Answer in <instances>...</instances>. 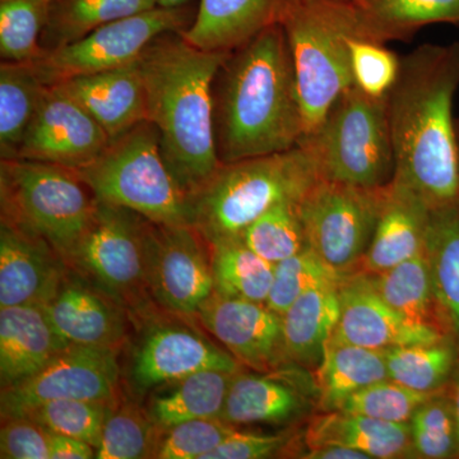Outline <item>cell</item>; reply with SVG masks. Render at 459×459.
Instances as JSON below:
<instances>
[{"mask_svg":"<svg viewBox=\"0 0 459 459\" xmlns=\"http://www.w3.org/2000/svg\"><path fill=\"white\" fill-rule=\"evenodd\" d=\"M459 90V42L422 44L401 57L388 95L394 180L430 211L459 204V138L453 104Z\"/></svg>","mask_w":459,"mask_h":459,"instance_id":"cell-1","label":"cell"},{"mask_svg":"<svg viewBox=\"0 0 459 459\" xmlns=\"http://www.w3.org/2000/svg\"><path fill=\"white\" fill-rule=\"evenodd\" d=\"M212 96L221 164L283 152L303 140L295 66L281 25L229 53L214 77Z\"/></svg>","mask_w":459,"mask_h":459,"instance_id":"cell-2","label":"cell"},{"mask_svg":"<svg viewBox=\"0 0 459 459\" xmlns=\"http://www.w3.org/2000/svg\"><path fill=\"white\" fill-rule=\"evenodd\" d=\"M229 53L199 49L181 36H159L138 57L147 120L166 165L190 201L220 168L213 129V81Z\"/></svg>","mask_w":459,"mask_h":459,"instance_id":"cell-3","label":"cell"},{"mask_svg":"<svg viewBox=\"0 0 459 459\" xmlns=\"http://www.w3.org/2000/svg\"><path fill=\"white\" fill-rule=\"evenodd\" d=\"M280 25L294 62L307 137L352 86L350 40L367 35L352 0H289Z\"/></svg>","mask_w":459,"mask_h":459,"instance_id":"cell-4","label":"cell"},{"mask_svg":"<svg viewBox=\"0 0 459 459\" xmlns=\"http://www.w3.org/2000/svg\"><path fill=\"white\" fill-rule=\"evenodd\" d=\"M318 179L309 153L300 146L221 164L192 197L193 226L208 244L240 238L274 204L300 199Z\"/></svg>","mask_w":459,"mask_h":459,"instance_id":"cell-5","label":"cell"},{"mask_svg":"<svg viewBox=\"0 0 459 459\" xmlns=\"http://www.w3.org/2000/svg\"><path fill=\"white\" fill-rule=\"evenodd\" d=\"M96 197L71 169L32 160L0 161V222L47 240L71 264Z\"/></svg>","mask_w":459,"mask_h":459,"instance_id":"cell-6","label":"cell"},{"mask_svg":"<svg viewBox=\"0 0 459 459\" xmlns=\"http://www.w3.org/2000/svg\"><path fill=\"white\" fill-rule=\"evenodd\" d=\"M74 171L99 201L161 225H193L192 201L169 170L159 132L148 120L111 140L95 161Z\"/></svg>","mask_w":459,"mask_h":459,"instance_id":"cell-7","label":"cell"},{"mask_svg":"<svg viewBox=\"0 0 459 459\" xmlns=\"http://www.w3.org/2000/svg\"><path fill=\"white\" fill-rule=\"evenodd\" d=\"M299 146L309 153L320 179L386 186L394 177L388 96L373 98L352 84Z\"/></svg>","mask_w":459,"mask_h":459,"instance_id":"cell-8","label":"cell"},{"mask_svg":"<svg viewBox=\"0 0 459 459\" xmlns=\"http://www.w3.org/2000/svg\"><path fill=\"white\" fill-rule=\"evenodd\" d=\"M150 220L96 199L89 229L69 267L108 292L135 322L153 316L147 282Z\"/></svg>","mask_w":459,"mask_h":459,"instance_id":"cell-9","label":"cell"},{"mask_svg":"<svg viewBox=\"0 0 459 459\" xmlns=\"http://www.w3.org/2000/svg\"><path fill=\"white\" fill-rule=\"evenodd\" d=\"M197 9L192 2L174 8L157 5L99 27L65 47L45 50L32 65L47 86L131 65L159 36L186 31L195 21Z\"/></svg>","mask_w":459,"mask_h":459,"instance_id":"cell-10","label":"cell"},{"mask_svg":"<svg viewBox=\"0 0 459 459\" xmlns=\"http://www.w3.org/2000/svg\"><path fill=\"white\" fill-rule=\"evenodd\" d=\"M385 189L319 178L299 199L307 246L337 273L360 265L376 231Z\"/></svg>","mask_w":459,"mask_h":459,"instance_id":"cell-11","label":"cell"},{"mask_svg":"<svg viewBox=\"0 0 459 459\" xmlns=\"http://www.w3.org/2000/svg\"><path fill=\"white\" fill-rule=\"evenodd\" d=\"M117 352L107 347L69 344L32 377L2 388V420L26 416L51 401L113 403L119 398Z\"/></svg>","mask_w":459,"mask_h":459,"instance_id":"cell-12","label":"cell"},{"mask_svg":"<svg viewBox=\"0 0 459 459\" xmlns=\"http://www.w3.org/2000/svg\"><path fill=\"white\" fill-rule=\"evenodd\" d=\"M147 282L157 307L181 319L197 316L214 291L210 244L197 228L150 221Z\"/></svg>","mask_w":459,"mask_h":459,"instance_id":"cell-13","label":"cell"},{"mask_svg":"<svg viewBox=\"0 0 459 459\" xmlns=\"http://www.w3.org/2000/svg\"><path fill=\"white\" fill-rule=\"evenodd\" d=\"M143 332L132 352L131 383L146 394L159 386L201 370L238 373L243 365L184 323L161 319L157 314L142 320Z\"/></svg>","mask_w":459,"mask_h":459,"instance_id":"cell-14","label":"cell"},{"mask_svg":"<svg viewBox=\"0 0 459 459\" xmlns=\"http://www.w3.org/2000/svg\"><path fill=\"white\" fill-rule=\"evenodd\" d=\"M101 126L57 86H48L16 159L80 170L110 143Z\"/></svg>","mask_w":459,"mask_h":459,"instance_id":"cell-15","label":"cell"},{"mask_svg":"<svg viewBox=\"0 0 459 459\" xmlns=\"http://www.w3.org/2000/svg\"><path fill=\"white\" fill-rule=\"evenodd\" d=\"M195 319L249 369L273 373L287 364L282 319L267 304L213 291L199 307Z\"/></svg>","mask_w":459,"mask_h":459,"instance_id":"cell-16","label":"cell"},{"mask_svg":"<svg viewBox=\"0 0 459 459\" xmlns=\"http://www.w3.org/2000/svg\"><path fill=\"white\" fill-rule=\"evenodd\" d=\"M338 295L340 319L331 336L338 342L386 351L449 338L437 329L407 322L380 296L367 272L355 270L342 274Z\"/></svg>","mask_w":459,"mask_h":459,"instance_id":"cell-17","label":"cell"},{"mask_svg":"<svg viewBox=\"0 0 459 459\" xmlns=\"http://www.w3.org/2000/svg\"><path fill=\"white\" fill-rule=\"evenodd\" d=\"M42 307L66 342L117 351L126 343L131 316L126 307L74 268Z\"/></svg>","mask_w":459,"mask_h":459,"instance_id":"cell-18","label":"cell"},{"mask_svg":"<svg viewBox=\"0 0 459 459\" xmlns=\"http://www.w3.org/2000/svg\"><path fill=\"white\" fill-rule=\"evenodd\" d=\"M69 265L44 238L0 222V307H45Z\"/></svg>","mask_w":459,"mask_h":459,"instance_id":"cell-19","label":"cell"},{"mask_svg":"<svg viewBox=\"0 0 459 459\" xmlns=\"http://www.w3.org/2000/svg\"><path fill=\"white\" fill-rule=\"evenodd\" d=\"M430 208L412 190L392 179L385 186L376 231L358 270L382 273L421 253Z\"/></svg>","mask_w":459,"mask_h":459,"instance_id":"cell-20","label":"cell"},{"mask_svg":"<svg viewBox=\"0 0 459 459\" xmlns=\"http://www.w3.org/2000/svg\"><path fill=\"white\" fill-rule=\"evenodd\" d=\"M74 99L110 140L147 120L146 92L137 62L54 84Z\"/></svg>","mask_w":459,"mask_h":459,"instance_id":"cell-21","label":"cell"},{"mask_svg":"<svg viewBox=\"0 0 459 459\" xmlns=\"http://www.w3.org/2000/svg\"><path fill=\"white\" fill-rule=\"evenodd\" d=\"M39 305L0 307V385L32 377L69 346Z\"/></svg>","mask_w":459,"mask_h":459,"instance_id":"cell-22","label":"cell"},{"mask_svg":"<svg viewBox=\"0 0 459 459\" xmlns=\"http://www.w3.org/2000/svg\"><path fill=\"white\" fill-rule=\"evenodd\" d=\"M289 0H199L192 25L181 32L205 51L231 53L265 29L280 25Z\"/></svg>","mask_w":459,"mask_h":459,"instance_id":"cell-23","label":"cell"},{"mask_svg":"<svg viewBox=\"0 0 459 459\" xmlns=\"http://www.w3.org/2000/svg\"><path fill=\"white\" fill-rule=\"evenodd\" d=\"M292 380L272 374H246L238 371L226 395L221 419L232 427L238 425H283L303 418L312 407L309 392Z\"/></svg>","mask_w":459,"mask_h":459,"instance_id":"cell-24","label":"cell"},{"mask_svg":"<svg viewBox=\"0 0 459 459\" xmlns=\"http://www.w3.org/2000/svg\"><path fill=\"white\" fill-rule=\"evenodd\" d=\"M307 448L337 446L355 449L370 459L413 457L409 424L380 421V420L343 412L322 411L313 416L305 429Z\"/></svg>","mask_w":459,"mask_h":459,"instance_id":"cell-25","label":"cell"},{"mask_svg":"<svg viewBox=\"0 0 459 459\" xmlns=\"http://www.w3.org/2000/svg\"><path fill=\"white\" fill-rule=\"evenodd\" d=\"M338 282L309 290L281 316L287 364L316 368L340 319Z\"/></svg>","mask_w":459,"mask_h":459,"instance_id":"cell-26","label":"cell"},{"mask_svg":"<svg viewBox=\"0 0 459 459\" xmlns=\"http://www.w3.org/2000/svg\"><path fill=\"white\" fill-rule=\"evenodd\" d=\"M232 371L208 369L153 389L147 411L160 430L190 420L221 418Z\"/></svg>","mask_w":459,"mask_h":459,"instance_id":"cell-27","label":"cell"},{"mask_svg":"<svg viewBox=\"0 0 459 459\" xmlns=\"http://www.w3.org/2000/svg\"><path fill=\"white\" fill-rule=\"evenodd\" d=\"M425 255L444 331L459 347V204L430 211Z\"/></svg>","mask_w":459,"mask_h":459,"instance_id":"cell-28","label":"cell"},{"mask_svg":"<svg viewBox=\"0 0 459 459\" xmlns=\"http://www.w3.org/2000/svg\"><path fill=\"white\" fill-rule=\"evenodd\" d=\"M385 379H389L385 351L329 338L314 374L318 406L337 410L349 395Z\"/></svg>","mask_w":459,"mask_h":459,"instance_id":"cell-29","label":"cell"},{"mask_svg":"<svg viewBox=\"0 0 459 459\" xmlns=\"http://www.w3.org/2000/svg\"><path fill=\"white\" fill-rule=\"evenodd\" d=\"M368 40L409 41L425 26L459 25V0H352Z\"/></svg>","mask_w":459,"mask_h":459,"instance_id":"cell-30","label":"cell"},{"mask_svg":"<svg viewBox=\"0 0 459 459\" xmlns=\"http://www.w3.org/2000/svg\"><path fill=\"white\" fill-rule=\"evenodd\" d=\"M370 276L380 296L407 322L437 329L448 336L437 312L425 247L391 270Z\"/></svg>","mask_w":459,"mask_h":459,"instance_id":"cell-31","label":"cell"},{"mask_svg":"<svg viewBox=\"0 0 459 459\" xmlns=\"http://www.w3.org/2000/svg\"><path fill=\"white\" fill-rule=\"evenodd\" d=\"M159 5V0H53L41 36L44 50L80 40L99 27L135 16Z\"/></svg>","mask_w":459,"mask_h":459,"instance_id":"cell-32","label":"cell"},{"mask_svg":"<svg viewBox=\"0 0 459 459\" xmlns=\"http://www.w3.org/2000/svg\"><path fill=\"white\" fill-rule=\"evenodd\" d=\"M47 84L32 63L0 65V159H16Z\"/></svg>","mask_w":459,"mask_h":459,"instance_id":"cell-33","label":"cell"},{"mask_svg":"<svg viewBox=\"0 0 459 459\" xmlns=\"http://www.w3.org/2000/svg\"><path fill=\"white\" fill-rule=\"evenodd\" d=\"M210 253L214 291L265 304L274 264L253 252L241 238L210 244Z\"/></svg>","mask_w":459,"mask_h":459,"instance_id":"cell-34","label":"cell"},{"mask_svg":"<svg viewBox=\"0 0 459 459\" xmlns=\"http://www.w3.org/2000/svg\"><path fill=\"white\" fill-rule=\"evenodd\" d=\"M385 352L389 377L421 394L444 391L459 361V347L452 338L394 347Z\"/></svg>","mask_w":459,"mask_h":459,"instance_id":"cell-35","label":"cell"},{"mask_svg":"<svg viewBox=\"0 0 459 459\" xmlns=\"http://www.w3.org/2000/svg\"><path fill=\"white\" fill-rule=\"evenodd\" d=\"M161 435L146 407L128 398H117L108 406L96 458H155Z\"/></svg>","mask_w":459,"mask_h":459,"instance_id":"cell-36","label":"cell"},{"mask_svg":"<svg viewBox=\"0 0 459 459\" xmlns=\"http://www.w3.org/2000/svg\"><path fill=\"white\" fill-rule=\"evenodd\" d=\"M240 238L253 252L272 264L303 252L309 246L299 211V199L274 204L247 226Z\"/></svg>","mask_w":459,"mask_h":459,"instance_id":"cell-37","label":"cell"},{"mask_svg":"<svg viewBox=\"0 0 459 459\" xmlns=\"http://www.w3.org/2000/svg\"><path fill=\"white\" fill-rule=\"evenodd\" d=\"M50 4V0H0L3 62L32 63L44 56L41 36Z\"/></svg>","mask_w":459,"mask_h":459,"instance_id":"cell-38","label":"cell"},{"mask_svg":"<svg viewBox=\"0 0 459 459\" xmlns=\"http://www.w3.org/2000/svg\"><path fill=\"white\" fill-rule=\"evenodd\" d=\"M409 425L413 457L459 458L457 420L446 389L424 402L413 413Z\"/></svg>","mask_w":459,"mask_h":459,"instance_id":"cell-39","label":"cell"},{"mask_svg":"<svg viewBox=\"0 0 459 459\" xmlns=\"http://www.w3.org/2000/svg\"><path fill=\"white\" fill-rule=\"evenodd\" d=\"M342 274L337 273L319 258L310 247L274 264L267 307L282 316L290 305L301 295L316 287L337 282Z\"/></svg>","mask_w":459,"mask_h":459,"instance_id":"cell-40","label":"cell"},{"mask_svg":"<svg viewBox=\"0 0 459 459\" xmlns=\"http://www.w3.org/2000/svg\"><path fill=\"white\" fill-rule=\"evenodd\" d=\"M435 394L413 391L389 377L349 395L337 410L380 421L409 424L416 410Z\"/></svg>","mask_w":459,"mask_h":459,"instance_id":"cell-41","label":"cell"},{"mask_svg":"<svg viewBox=\"0 0 459 459\" xmlns=\"http://www.w3.org/2000/svg\"><path fill=\"white\" fill-rule=\"evenodd\" d=\"M110 404L83 400L51 401L26 416L50 433L83 440L98 449Z\"/></svg>","mask_w":459,"mask_h":459,"instance_id":"cell-42","label":"cell"},{"mask_svg":"<svg viewBox=\"0 0 459 459\" xmlns=\"http://www.w3.org/2000/svg\"><path fill=\"white\" fill-rule=\"evenodd\" d=\"M352 81L358 89L373 98H386L400 74L401 57L385 44L368 39L350 40Z\"/></svg>","mask_w":459,"mask_h":459,"instance_id":"cell-43","label":"cell"},{"mask_svg":"<svg viewBox=\"0 0 459 459\" xmlns=\"http://www.w3.org/2000/svg\"><path fill=\"white\" fill-rule=\"evenodd\" d=\"M237 428L221 418L190 420L162 431L157 459H204Z\"/></svg>","mask_w":459,"mask_h":459,"instance_id":"cell-44","label":"cell"},{"mask_svg":"<svg viewBox=\"0 0 459 459\" xmlns=\"http://www.w3.org/2000/svg\"><path fill=\"white\" fill-rule=\"evenodd\" d=\"M50 435L47 428L27 416L2 420L0 458L50 459Z\"/></svg>","mask_w":459,"mask_h":459,"instance_id":"cell-45","label":"cell"},{"mask_svg":"<svg viewBox=\"0 0 459 459\" xmlns=\"http://www.w3.org/2000/svg\"><path fill=\"white\" fill-rule=\"evenodd\" d=\"M292 429L280 434L240 433L235 430L204 459H263L274 457L294 446Z\"/></svg>","mask_w":459,"mask_h":459,"instance_id":"cell-46","label":"cell"},{"mask_svg":"<svg viewBox=\"0 0 459 459\" xmlns=\"http://www.w3.org/2000/svg\"><path fill=\"white\" fill-rule=\"evenodd\" d=\"M96 458V448L83 440L65 435H50V459Z\"/></svg>","mask_w":459,"mask_h":459,"instance_id":"cell-47","label":"cell"},{"mask_svg":"<svg viewBox=\"0 0 459 459\" xmlns=\"http://www.w3.org/2000/svg\"><path fill=\"white\" fill-rule=\"evenodd\" d=\"M299 457L304 459H370L364 453L337 446L307 448V451L301 452Z\"/></svg>","mask_w":459,"mask_h":459,"instance_id":"cell-48","label":"cell"},{"mask_svg":"<svg viewBox=\"0 0 459 459\" xmlns=\"http://www.w3.org/2000/svg\"><path fill=\"white\" fill-rule=\"evenodd\" d=\"M446 394L451 398L453 409H455V420H457L458 435H459V361L448 385L446 388Z\"/></svg>","mask_w":459,"mask_h":459,"instance_id":"cell-49","label":"cell"},{"mask_svg":"<svg viewBox=\"0 0 459 459\" xmlns=\"http://www.w3.org/2000/svg\"><path fill=\"white\" fill-rule=\"evenodd\" d=\"M192 0H159V5L166 8L180 7V5L188 4Z\"/></svg>","mask_w":459,"mask_h":459,"instance_id":"cell-50","label":"cell"},{"mask_svg":"<svg viewBox=\"0 0 459 459\" xmlns=\"http://www.w3.org/2000/svg\"><path fill=\"white\" fill-rule=\"evenodd\" d=\"M457 132H458V138H459V119H457Z\"/></svg>","mask_w":459,"mask_h":459,"instance_id":"cell-51","label":"cell"},{"mask_svg":"<svg viewBox=\"0 0 459 459\" xmlns=\"http://www.w3.org/2000/svg\"><path fill=\"white\" fill-rule=\"evenodd\" d=\"M50 2H53V0H50Z\"/></svg>","mask_w":459,"mask_h":459,"instance_id":"cell-52","label":"cell"}]
</instances>
